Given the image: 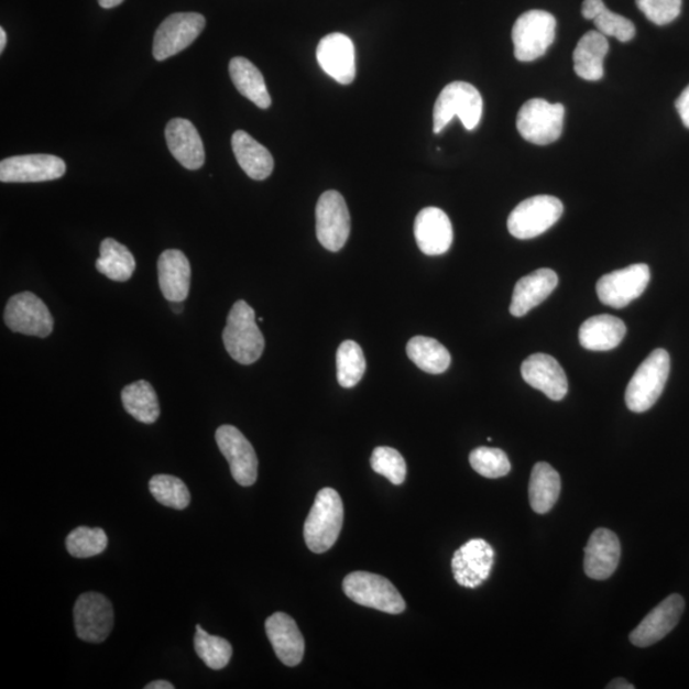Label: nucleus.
<instances>
[{"instance_id":"obj_1","label":"nucleus","mask_w":689,"mask_h":689,"mask_svg":"<svg viewBox=\"0 0 689 689\" xmlns=\"http://www.w3.org/2000/svg\"><path fill=\"white\" fill-rule=\"evenodd\" d=\"M343 525L341 496L332 488L320 489L304 524V539L309 550L325 553L338 542Z\"/></svg>"},{"instance_id":"obj_2","label":"nucleus","mask_w":689,"mask_h":689,"mask_svg":"<svg viewBox=\"0 0 689 689\" xmlns=\"http://www.w3.org/2000/svg\"><path fill=\"white\" fill-rule=\"evenodd\" d=\"M222 341L229 356L236 362L250 365L261 358L264 338L255 320V311L244 300H238L229 311Z\"/></svg>"},{"instance_id":"obj_3","label":"nucleus","mask_w":689,"mask_h":689,"mask_svg":"<svg viewBox=\"0 0 689 689\" xmlns=\"http://www.w3.org/2000/svg\"><path fill=\"white\" fill-rule=\"evenodd\" d=\"M483 116V98L477 87L468 83H452L439 94L433 111L435 133L445 130L455 117H459L468 131L475 130Z\"/></svg>"},{"instance_id":"obj_4","label":"nucleus","mask_w":689,"mask_h":689,"mask_svg":"<svg viewBox=\"0 0 689 689\" xmlns=\"http://www.w3.org/2000/svg\"><path fill=\"white\" fill-rule=\"evenodd\" d=\"M670 372V357L667 350L656 349L638 367L628 383L626 404L633 413H645L663 394Z\"/></svg>"},{"instance_id":"obj_5","label":"nucleus","mask_w":689,"mask_h":689,"mask_svg":"<svg viewBox=\"0 0 689 689\" xmlns=\"http://www.w3.org/2000/svg\"><path fill=\"white\" fill-rule=\"evenodd\" d=\"M344 594L352 602L383 613L400 614L406 609L405 600L386 577L357 571L351 572L342 582Z\"/></svg>"},{"instance_id":"obj_6","label":"nucleus","mask_w":689,"mask_h":689,"mask_svg":"<svg viewBox=\"0 0 689 689\" xmlns=\"http://www.w3.org/2000/svg\"><path fill=\"white\" fill-rule=\"evenodd\" d=\"M557 21L546 11L533 10L521 14L512 29L515 57L534 62L546 54L556 39Z\"/></svg>"},{"instance_id":"obj_7","label":"nucleus","mask_w":689,"mask_h":689,"mask_svg":"<svg viewBox=\"0 0 689 689\" xmlns=\"http://www.w3.org/2000/svg\"><path fill=\"white\" fill-rule=\"evenodd\" d=\"M565 107L544 99L524 103L517 116V130L527 142L547 146L556 142L564 131Z\"/></svg>"},{"instance_id":"obj_8","label":"nucleus","mask_w":689,"mask_h":689,"mask_svg":"<svg viewBox=\"0 0 689 689\" xmlns=\"http://www.w3.org/2000/svg\"><path fill=\"white\" fill-rule=\"evenodd\" d=\"M564 215V205L553 196L525 199L511 212L507 227L512 237L521 240L544 234Z\"/></svg>"},{"instance_id":"obj_9","label":"nucleus","mask_w":689,"mask_h":689,"mask_svg":"<svg viewBox=\"0 0 689 689\" xmlns=\"http://www.w3.org/2000/svg\"><path fill=\"white\" fill-rule=\"evenodd\" d=\"M351 229L350 214L343 197L336 190H327L316 207V230L320 245L330 252H339L347 244Z\"/></svg>"},{"instance_id":"obj_10","label":"nucleus","mask_w":689,"mask_h":689,"mask_svg":"<svg viewBox=\"0 0 689 689\" xmlns=\"http://www.w3.org/2000/svg\"><path fill=\"white\" fill-rule=\"evenodd\" d=\"M6 325L13 332L45 339L53 332L54 319L50 308L35 294H15L7 303Z\"/></svg>"},{"instance_id":"obj_11","label":"nucleus","mask_w":689,"mask_h":689,"mask_svg":"<svg viewBox=\"0 0 689 689\" xmlns=\"http://www.w3.org/2000/svg\"><path fill=\"white\" fill-rule=\"evenodd\" d=\"M650 278V267L647 264H632V266L613 271L600 278L597 284V293L600 302L605 306L621 309L644 294Z\"/></svg>"},{"instance_id":"obj_12","label":"nucleus","mask_w":689,"mask_h":689,"mask_svg":"<svg viewBox=\"0 0 689 689\" xmlns=\"http://www.w3.org/2000/svg\"><path fill=\"white\" fill-rule=\"evenodd\" d=\"M206 20L199 13H174L156 30L152 53L158 62L174 57L201 35Z\"/></svg>"},{"instance_id":"obj_13","label":"nucleus","mask_w":689,"mask_h":689,"mask_svg":"<svg viewBox=\"0 0 689 689\" xmlns=\"http://www.w3.org/2000/svg\"><path fill=\"white\" fill-rule=\"evenodd\" d=\"M77 636L86 643L101 644L114 627V609L99 592H85L75 604Z\"/></svg>"},{"instance_id":"obj_14","label":"nucleus","mask_w":689,"mask_h":689,"mask_svg":"<svg viewBox=\"0 0 689 689\" xmlns=\"http://www.w3.org/2000/svg\"><path fill=\"white\" fill-rule=\"evenodd\" d=\"M216 444L226 456L236 482L242 486L253 485L259 477V459L243 433L232 426H221L216 430Z\"/></svg>"},{"instance_id":"obj_15","label":"nucleus","mask_w":689,"mask_h":689,"mask_svg":"<svg viewBox=\"0 0 689 689\" xmlns=\"http://www.w3.org/2000/svg\"><path fill=\"white\" fill-rule=\"evenodd\" d=\"M66 163L58 156L36 154L13 156L0 163V181L3 183H40L62 178Z\"/></svg>"},{"instance_id":"obj_16","label":"nucleus","mask_w":689,"mask_h":689,"mask_svg":"<svg viewBox=\"0 0 689 689\" xmlns=\"http://www.w3.org/2000/svg\"><path fill=\"white\" fill-rule=\"evenodd\" d=\"M494 564V550L483 539H472L455 551L452 572L463 588L475 589L488 580Z\"/></svg>"},{"instance_id":"obj_17","label":"nucleus","mask_w":689,"mask_h":689,"mask_svg":"<svg viewBox=\"0 0 689 689\" xmlns=\"http://www.w3.org/2000/svg\"><path fill=\"white\" fill-rule=\"evenodd\" d=\"M317 61L326 74L341 85H350L357 76L356 46L347 35L330 34L317 46Z\"/></svg>"},{"instance_id":"obj_18","label":"nucleus","mask_w":689,"mask_h":689,"mask_svg":"<svg viewBox=\"0 0 689 689\" xmlns=\"http://www.w3.org/2000/svg\"><path fill=\"white\" fill-rule=\"evenodd\" d=\"M685 611V600L678 594H672L653 609L645 620L632 631L631 643L637 647H648L658 644L676 628L680 616Z\"/></svg>"},{"instance_id":"obj_19","label":"nucleus","mask_w":689,"mask_h":689,"mask_svg":"<svg viewBox=\"0 0 689 689\" xmlns=\"http://www.w3.org/2000/svg\"><path fill=\"white\" fill-rule=\"evenodd\" d=\"M414 234L419 250L427 255L445 254L453 242L451 220L437 207L424 208L416 216Z\"/></svg>"},{"instance_id":"obj_20","label":"nucleus","mask_w":689,"mask_h":689,"mask_svg":"<svg viewBox=\"0 0 689 689\" xmlns=\"http://www.w3.org/2000/svg\"><path fill=\"white\" fill-rule=\"evenodd\" d=\"M523 379L532 387L539 390L544 395L559 402L564 400L568 392V380L566 372L557 360L550 356L533 354L528 357L521 367Z\"/></svg>"},{"instance_id":"obj_21","label":"nucleus","mask_w":689,"mask_h":689,"mask_svg":"<svg viewBox=\"0 0 689 689\" xmlns=\"http://www.w3.org/2000/svg\"><path fill=\"white\" fill-rule=\"evenodd\" d=\"M167 147L176 162L188 171H198L205 164V147L197 128L187 119L175 118L165 128Z\"/></svg>"},{"instance_id":"obj_22","label":"nucleus","mask_w":689,"mask_h":689,"mask_svg":"<svg viewBox=\"0 0 689 689\" xmlns=\"http://www.w3.org/2000/svg\"><path fill=\"white\" fill-rule=\"evenodd\" d=\"M621 543L619 536L608 528H598L590 536L584 549V572L592 580L609 579L620 565Z\"/></svg>"},{"instance_id":"obj_23","label":"nucleus","mask_w":689,"mask_h":689,"mask_svg":"<svg viewBox=\"0 0 689 689\" xmlns=\"http://www.w3.org/2000/svg\"><path fill=\"white\" fill-rule=\"evenodd\" d=\"M264 627L280 661L286 667L299 665L306 652V643H304L298 624L292 616L282 612L272 614Z\"/></svg>"},{"instance_id":"obj_24","label":"nucleus","mask_w":689,"mask_h":689,"mask_svg":"<svg viewBox=\"0 0 689 689\" xmlns=\"http://www.w3.org/2000/svg\"><path fill=\"white\" fill-rule=\"evenodd\" d=\"M558 276L555 271L540 269L520 278L512 295L510 311L514 317H524L533 308L538 307L555 292Z\"/></svg>"},{"instance_id":"obj_25","label":"nucleus","mask_w":689,"mask_h":689,"mask_svg":"<svg viewBox=\"0 0 689 689\" xmlns=\"http://www.w3.org/2000/svg\"><path fill=\"white\" fill-rule=\"evenodd\" d=\"M158 284L166 300L183 303L190 288V263L182 251L167 250L157 261Z\"/></svg>"},{"instance_id":"obj_26","label":"nucleus","mask_w":689,"mask_h":689,"mask_svg":"<svg viewBox=\"0 0 689 689\" xmlns=\"http://www.w3.org/2000/svg\"><path fill=\"white\" fill-rule=\"evenodd\" d=\"M232 151L244 173L253 181H264L274 172L271 152L244 131H237L231 139Z\"/></svg>"},{"instance_id":"obj_27","label":"nucleus","mask_w":689,"mask_h":689,"mask_svg":"<svg viewBox=\"0 0 689 689\" xmlns=\"http://www.w3.org/2000/svg\"><path fill=\"white\" fill-rule=\"evenodd\" d=\"M623 320L611 315L591 317L580 327V343L591 351H609L619 347L626 336Z\"/></svg>"},{"instance_id":"obj_28","label":"nucleus","mask_w":689,"mask_h":689,"mask_svg":"<svg viewBox=\"0 0 689 689\" xmlns=\"http://www.w3.org/2000/svg\"><path fill=\"white\" fill-rule=\"evenodd\" d=\"M609 52L606 36L599 31H589L573 52L576 75L587 81H599L604 76V59Z\"/></svg>"},{"instance_id":"obj_29","label":"nucleus","mask_w":689,"mask_h":689,"mask_svg":"<svg viewBox=\"0 0 689 689\" xmlns=\"http://www.w3.org/2000/svg\"><path fill=\"white\" fill-rule=\"evenodd\" d=\"M229 72L237 90L261 109L271 107V96L266 83L251 61L236 57L230 61Z\"/></svg>"},{"instance_id":"obj_30","label":"nucleus","mask_w":689,"mask_h":689,"mask_svg":"<svg viewBox=\"0 0 689 689\" xmlns=\"http://www.w3.org/2000/svg\"><path fill=\"white\" fill-rule=\"evenodd\" d=\"M560 477L547 462L535 464L531 484H528V500L536 514H547L557 503L560 494Z\"/></svg>"},{"instance_id":"obj_31","label":"nucleus","mask_w":689,"mask_h":689,"mask_svg":"<svg viewBox=\"0 0 689 689\" xmlns=\"http://www.w3.org/2000/svg\"><path fill=\"white\" fill-rule=\"evenodd\" d=\"M582 14L584 19L594 21L604 36L615 37L621 43H628L635 37L636 29L632 21L609 11L603 0H583Z\"/></svg>"},{"instance_id":"obj_32","label":"nucleus","mask_w":689,"mask_h":689,"mask_svg":"<svg viewBox=\"0 0 689 689\" xmlns=\"http://www.w3.org/2000/svg\"><path fill=\"white\" fill-rule=\"evenodd\" d=\"M407 357L419 370L429 374H442L451 364V354L442 343L426 336H415L407 342Z\"/></svg>"},{"instance_id":"obj_33","label":"nucleus","mask_w":689,"mask_h":689,"mask_svg":"<svg viewBox=\"0 0 689 689\" xmlns=\"http://www.w3.org/2000/svg\"><path fill=\"white\" fill-rule=\"evenodd\" d=\"M96 270L113 282L125 283L133 275L135 260L127 247L114 239L107 238L100 245V258L96 261Z\"/></svg>"},{"instance_id":"obj_34","label":"nucleus","mask_w":689,"mask_h":689,"mask_svg":"<svg viewBox=\"0 0 689 689\" xmlns=\"http://www.w3.org/2000/svg\"><path fill=\"white\" fill-rule=\"evenodd\" d=\"M122 403L125 412L132 415L135 420L154 424L158 419V398L156 391L147 381L128 384L122 391Z\"/></svg>"},{"instance_id":"obj_35","label":"nucleus","mask_w":689,"mask_h":689,"mask_svg":"<svg viewBox=\"0 0 689 689\" xmlns=\"http://www.w3.org/2000/svg\"><path fill=\"white\" fill-rule=\"evenodd\" d=\"M338 381L343 389L356 387L362 381L367 370L365 357L362 348L356 341H343L336 354Z\"/></svg>"},{"instance_id":"obj_36","label":"nucleus","mask_w":689,"mask_h":689,"mask_svg":"<svg viewBox=\"0 0 689 689\" xmlns=\"http://www.w3.org/2000/svg\"><path fill=\"white\" fill-rule=\"evenodd\" d=\"M196 630L195 648L198 658L210 669L221 670L226 668L232 656L229 641L210 635L201 627V624H197Z\"/></svg>"},{"instance_id":"obj_37","label":"nucleus","mask_w":689,"mask_h":689,"mask_svg":"<svg viewBox=\"0 0 689 689\" xmlns=\"http://www.w3.org/2000/svg\"><path fill=\"white\" fill-rule=\"evenodd\" d=\"M108 543V535L102 528L79 526L67 536L66 547L72 557L83 559L101 555Z\"/></svg>"},{"instance_id":"obj_38","label":"nucleus","mask_w":689,"mask_h":689,"mask_svg":"<svg viewBox=\"0 0 689 689\" xmlns=\"http://www.w3.org/2000/svg\"><path fill=\"white\" fill-rule=\"evenodd\" d=\"M150 492L164 506L174 510H184L189 506L190 493L179 478L160 474L150 480Z\"/></svg>"},{"instance_id":"obj_39","label":"nucleus","mask_w":689,"mask_h":689,"mask_svg":"<svg viewBox=\"0 0 689 689\" xmlns=\"http://www.w3.org/2000/svg\"><path fill=\"white\" fill-rule=\"evenodd\" d=\"M470 464L478 474L488 479L506 477L511 471L507 455L500 448L479 447L470 453Z\"/></svg>"},{"instance_id":"obj_40","label":"nucleus","mask_w":689,"mask_h":689,"mask_svg":"<svg viewBox=\"0 0 689 689\" xmlns=\"http://www.w3.org/2000/svg\"><path fill=\"white\" fill-rule=\"evenodd\" d=\"M372 469L392 484L402 485L406 479V462L395 448L376 447L371 458Z\"/></svg>"},{"instance_id":"obj_41","label":"nucleus","mask_w":689,"mask_h":689,"mask_svg":"<svg viewBox=\"0 0 689 689\" xmlns=\"http://www.w3.org/2000/svg\"><path fill=\"white\" fill-rule=\"evenodd\" d=\"M683 0H636L638 10L655 25L664 26L678 19Z\"/></svg>"},{"instance_id":"obj_42","label":"nucleus","mask_w":689,"mask_h":689,"mask_svg":"<svg viewBox=\"0 0 689 689\" xmlns=\"http://www.w3.org/2000/svg\"><path fill=\"white\" fill-rule=\"evenodd\" d=\"M676 109L680 119H682L683 124L689 130V85L685 88L683 92L680 94L679 98L677 99Z\"/></svg>"},{"instance_id":"obj_43","label":"nucleus","mask_w":689,"mask_h":689,"mask_svg":"<svg viewBox=\"0 0 689 689\" xmlns=\"http://www.w3.org/2000/svg\"><path fill=\"white\" fill-rule=\"evenodd\" d=\"M608 689H633L635 688V686L631 685L630 682H627L626 679L623 678H616L614 680H612L611 683H609L606 686Z\"/></svg>"},{"instance_id":"obj_44","label":"nucleus","mask_w":689,"mask_h":689,"mask_svg":"<svg viewBox=\"0 0 689 689\" xmlns=\"http://www.w3.org/2000/svg\"><path fill=\"white\" fill-rule=\"evenodd\" d=\"M146 689H174V686L167 680H155V682L149 683Z\"/></svg>"},{"instance_id":"obj_45","label":"nucleus","mask_w":689,"mask_h":689,"mask_svg":"<svg viewBox=\"0 0 689 689\" xmlns=\"http://www.w3.org/2000/svg\"><path fill=\"white\" fill-rule=\"evenodd\" d=\"M99 4L106 10H110V8L118 7L124 2V0H98Z\"/></svg>"},{"instance_id":"obj_46","label":"nucleus","mask_w":689,"mask_h":689,"mask_svg":"<svg viewBox=\"0 0 689 689\" xmlns=\"http://www.w3.org/2000/svg\"><path fill=\"white\" fill-rule=\"evenodd\" d=\"M7 45V34L4 29H0V52H4Z\"/></svg>"},{"instance_id":"obj_47","label":"nucleus","mask_w":689,"mask_h":689,"mask_svg":"<svg viewBox=\"0 0 689 689\" xmlns=\"http://www.w3.org/2000/svg\"><path fill=\"white\" fill-rule=\"evenodd\" d=\"M173 309H174L175 314H181V311L183 310V304L182 303H174L173 304Z\"/></svg>"}]
</instances>
